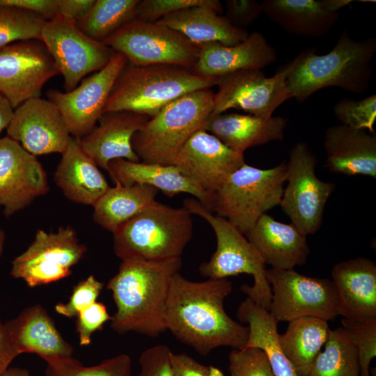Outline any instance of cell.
I'll list each match as a JSON object with an SVG mask.
<instances>
[{
  "label": "cell",
  "mask_w": 376,
  "mask_h": 376,
  "mask_svg": "<svg viewBox=\"0 0 376 376\" xmlns=\"http://www.w3.org/2000/svg\"><path fill=\"white\" fill-rule=\"evenodd\" d=\"M233 290L227 279L192 281L172 277L166 307L167 330L203 357L219 347H246L249 327L232 319L224 300Z\"/></svg>",
  "instance_id": "1"
},
{
  "label": "cell",
  "mask_w": 376,
  "mask_h": 376,
  "mask_svg": "<svg viewBox=\"0 0 376 376\" xmlns=\"http://www.w3.org/2000/svg\"><path fill=\"white\" fill-rule=\"evenodd\" d=\"M182 266L181 258L160 262L123 260L107 284L116 307L111 328L119 334L132 331L152 338L167 330L165 315L171 281Z\"/></svg>",
  "instance_id": "2"
},
{
  "label": "cell",
  "mask_w": 376,
  "mask_h": 376,
  "mask_svg": "<svg viewBox=\"0 0 376 376\" xmlns=\"http://www.w3.org/2000/svg\"><path fill=\"white\" fill-rule=\"evenodd\" d=\"M375 52V38L357 41L349 36L346 29L327 54H317L315 47L300 52L283 65L292 98L303 102L317 91L329 87L363 93L370 86V63Z\"/></svg>",
  "instance_id": "3"
},
{
  "label": "cell",
  "mask_w": 376,
  "mask_h": 376,
  "mask_svg": "<svg viewBox=\"0 0 376 376\" xmlns=\"http://www.w3.org/2000/svg\"><path fill=\"white\" fill-rule=\"evenodd\" d=\"M191 213L155 201L113 233V251L122 261L160 262L181 258L193 235Z\"/></svg>",
  "instance_id": "4"
},
{
  "label": "cell",
  "mask_w": 376,
  "mask_h": 376,
  "mask_svg": "<svg viewBox=\"0 0 376 376\" xmlns=\"http://www.w3.org/2000/svg\"><path fill=\"white\" fill-rule=\"evenodd\" d=\"M217 79L175 65L139 67L127 63L114 83L104 113L130 111L150 118L184 95L216 86Z\"/></svg>",
  "instance_id": "5"
},
{
  "label": "cell",
  "mask_w": 376,
  "mask_h": 376,
  "mask_svg": "<svg viewBox=\"0 0 376 376\" xmlns=\"http://www.w3.org/2000/svg\"><path fill=\"white\" fill-rule=\"evenodd\" d=\"M210 88L189 93L149 118L132 137L134 152L142 162L173 165L185 143L203 127L212 114Z\"/></svg>",
  "instance_id": "6"
},
{
  "label": "cell",
  "mask_w": 376,
  "mask_h": 376,
  "mask_svg": "<svg viewBox=\"0 0 376 376\" xmlns=\"http://www.w3.org/2000/svg\"><path fill=\"white\" fill-rule=\"evenodd\" d=\"M191 214L205 219L214 233L217 247L208 261L199 267L200 274L212 279H227L240 274L252 275L253 284H243L240 290L248 298L269 311L272 292L266 278L265 263L255 247L235 225L214 214L196 198L183 201Z\"/></svg>",
  "instance_id": "7"
},
{
  "label": "cell",
  "mask_w": 376,
  "mask_h": 376,
  "mask_svg": "<svg viewBox=\"0 0 376 376\" xmlns=\"http://www.w3.org/2000/svg\"><path fill=\"white\" fill-rule=\"evenodd\" d=\"M285 174L286 162L269 169L245 162L212 194L210 210L246 235L263 214L280 205Z\"/></svg>",
  "instance_id": "8"
},
{
  "label": "cell",
  "mask_w": 376,
  "mask_h": 376,
  "mask_svg": "<svg viewBox=\"0 0 376 376\" xmlns=\"http://www.w3.org/2000/svg\"><path fill=\"white\" fill-rule=\"evenodd\" d=\"M139 67L175 65L192 70L200 46L178 31L157 22L134 18L102 41Z\"/></svg>",
  "instance_id": "9"
},
{
  "label": "cell",
  "mask_w": 376,
  "mask_h": 376,
  "mask_svg": "<svg viewBox=\"0 0 376 376\" xmlns=\"http://www.w3.org/2000/svg\"><path fill=\"white\" fill-rule=\"evenodd\" d=\"M318 159L308 145L297 143L286 162L285 182L280 206L291 224L306 236L322 226L325 205L336 185L315 175Z\"/></svg>",
  "instance_id": "10"
},
{
  "label": "cell",
  "mask_w": 376,
  "mask_h": 376,
  "mask_svg": "<svg viewBox=\"0 0 376 376\" xmlns=\"http://www.w3.org/2000/svg\"><path fill=\"white\" fill-rule=\"evenodd\" d=\"M272 300L269 311L279 322L302 317L327 321L339 315L336 292L331 280L299 274L294 269H266Z\"/></svg>",
  "instance_id": "11"
},
{
  "label": "cell",
  "mask_w": 376,
  "mask_h": 376,
  "mask_svg": "<svg viewBox=\"0 0 376 376\" xmlns=\"http://www.w3.org/2000/svg\"><path fill=\"white\" fill-rule=\"evenodd\" d=\"M86 251L70 225L56 232L38 229L31 244L12 261L10 274L30 288L52 283L69 276Z\"/></svg>",
  "instance_id": "12"
},
{
  "label": "cell",
  "mask_w": 376,
  "mask_h": 376,
  "mask_svg": "<svg viewBox=\"0 0 376 376\" xmlns=\"http://www.w3.org/2000/svg\"><path fill=\"white\" fill-rule=\"evenodd\" d=\"M40 40L62 75L66 92L76 88L86 75L104 68L115 52L83 33L75 20L60 15L46 21Z\"/></svg>",
  "instance_id": "13"
},
{
  "label": "cell",
  "mask_w": 376,
  "mask_h": 376,
  "mask_svg": "<svg viewBox=\"0 0 376 376\" xmlns=\"http://www.w3.org/2000/svg\"><path fill=\"white\" fill-rule=\"evenodd\" d=\"M282 66L269 77L262 70H244L218 78L211 116L237 109L267 119L284 102L292 98Z\"/></svg>",
  "instance_id": "14"
},
{
  "label": "cell",
  "mask_w": 376,
  "mask_h": 376,
  "mask_svg": "<svg viewBox=\"0 0 376 376\" xmlns=\"http://www.w3.org/2000/svg\"><path fill=\"white\" fill-rule=\"evenodd\" d=\"M127 63L123 54L115 52L104 68L84 78L72 91L51 89L46 93L61 113L72 136L81 139L97 125L114 83Z\"/></svg>",
  "instance_id": "15"
},
{
  "label": "cell",
  "mask_w": 376,
  "mask_h": 376,
  "mask_svg": "<svg viewBox=\"0 0 376 376\" xmlns=\"http://www.w3.org/2000/svg\"><path fill=\"white\" fill-rule=\"evenodd\" d=\"M59 74L40 40L19 41L0 49V93L16 109L40 97L44 85Z\"/></svg>",
  "instance_id": "16"
},
{
  "label": "cell",
  "mask_w": 376,
  "mask_h": 376,
  "mask_svg": "<svg viewBox=\"0 0 376 376\" xmlns=\"http://www.w3.org/2000/svg\"><path fill=\"white\" fill-rule=\"evenodd\" d=\"M49 191L47 173L36 156L6 136L0 139V207L10 217Z\"/></svg>",
  "instance_id": "17"
},
{
  "label": "cell",
  "mask_w": 376,
  "mask_h": 376,
  "mask_svg": "<svg viewBox=\"0 0 376 376\" xmlns=\"http://www.w3.org/2000/svg\"><path fill=\"white\" fill-rule=\"evenodd\" d=\"M6 132L8 136L35 156L61 154L71 137L56 106L40 97L15 109Z\"/></svg>",
  "instance_id": "18"
},
{
  "label": "cell",
  "mask_w": 376,
  "mask_h": 376,
  "mask_svg": "<svg viewBox=\"0 0 376 376\" xmlns=\"http://www.w3.org/2000/svg\"><path fill=\"white\" fill-rule=\"evenodd\" d=\"M244 163V154L200 130L185 143L173 165L212 198V194Z\"/></svg>",
  "instance_id": "19"
},
{
  "label": "cell",
  "mask_w": 376,
  "mask_h": 376,
  "mask_svg": "<svg viewBox=\"0 0 376 376\" xmlns=\"http://www.w3.org/2000/svg\"><path fill=\"white\" fill-rule=\"evenodd\" d=\"M149 118L130 111L104 112L98 125L78 139L80 146L98 167L106 171L108 164L113 159L139 162L140 159L133 150L132 139Z\"/></svg>",
  "instance_id": "20"
},
{
  "label": "cell",
  "mask_w": 376,
  "mask_h": 376,
  "mask_svg": "<svg viewBox=\"0 0 376 376\" xmlns=\"http://www.w3.org/2000/svg\"><path fill=\"white\" fill-rule=\"evenodd\" d=\"M276 60L274 47L262 33L253 31L235 45L219 42L201 45L191 71L200 76L219 78L244 70H262Z\"/></svg>",
  "instance_id": "21"
},
{
  "label": "cell",
  "mask_w": 376,
  "mask_h": 376,
  "mask_svg": "<svg viewBox=\"0 0 376 376\" xmlns=\"http://www.w3.org/2000/svg\"><path fill=\"white\" fill-rule=\"evenodd\" d=\"M350 0H265L262 13L286 32L307 37L327 35L339 20L338 11Z\"/></svg>",
  "instance_id": "22"
},
{
  "label": "cell",
  "mask_w": 376,
  "mask_h": 376,
  "mask_svg": "<svg viewBox=\"0 0 376 376\" xmlns=\"http://www.w3.org/2000/svg\"><path fill=\"white\" fill-rule=\"evenodd\" d=\"M3 327L19 355L36 354L45 361L72 357L73 347L62 336L41 304L25 308L15 318L3 322Z\"/></svg>",
  "instance_id": "23"
},
{
  "label": "cell",
  "mask_w": 376,
  "mask_h": 376,
  "mask_svg": "<svg viewBox=\"0 0 376 376\" xmlns=\"http://www.w3.org/2000/svg\"><path fill=\"white\" fill-rule=\"evenodd\" d=\"M343 318H376V265L366 258L336 264L331 270Z\"/></svg>",
  "instance_id": "24"
},
{
  "label": "cell",
  "mask_w": 376,
  "mask_h": 376,
  "mask_svg": "<svg viewBox=\"0 0 376 376\" xmlns=\"http://www.w3.org/2000/svg\"><path fill=\"white\" fill-rule=\"evenodd\" d=\"M265 265L291 269L307 261L310 249L306 237L292 224L263 214L245 235Z\"/></svg>",
  "instance_id": "25"
},
{
  "label": "cell",
  "mask_w": 376,
  "mask_h": 376,
  "mask_svg": "<svg viewBox=\"0 0 376 376\" xmlns=\"http://www.w3.org/2000/svg\"><path fill=\"white\" fill-rule=\"evenodd\" d=\"M326 166L329 171L349 176L376 178V136L342 124L324 133Z\"/></svg>",
  "instance_id": "26"
},
{
  "label": "cell",
  "mask_w": 376,
  "mask_h": 376,
  "mask_svg": "<svg viewBox=\"0 0 376 376\" xmlns=\"http://www.w3.org/2000/svg\"><path fill=\"white\" fill-rule=\"evenodd\" d=\"M54 181L70 201L93 206L110 187L96 163L72 136L61 153Z\"/></svg>",
  "instance_id": "27"
},
{
  "label": "cell",
  "mask_w": 376,
  "mask_h": 376,
  "mask_svg": "<svg viewBox=\"0 0 376 376\" xmlns=\"http://www.w3.org/2000/svg\"><path fill=\"white\" fill-rule=\"evenodd\" d=\"M287 124L288 119L281 116L265 119L231 113L210 116L203 130L229 148L244 154L249 148L283 140Z\"/></svg>",
  "instance_id": "28"
},
{
  "label": "cell",
  "mask_w": 376,
  "mask_h": 376,
  "mask_svg": "<svg viewBox=\"0 0 376 376\" xmlns=\"http://www.w3.org/2000/svg\"><path fill=\"white\" fill-rule=\"evenodd\" d=\"M107 171L115 183L148 185L169 197L182 193L189 194L208 210L210 208L211 196L175 165L134 162L117 159L108 164Z\"/></svg>",
  "instance_id": "29"
},
{
  "label": "cell",
  "mask_w": 376,
  "mask_h": 376,
  "mask_svg": "<svg viewBox=\"0 0 376 376\" xmlns=\"http://www.w3.org/2000/svg\"><path fill=\"white\" fill-rule=\"evenodd\" d=\"M221 11V4L193 6L155 22L178 31L198 46L213 42L231 46L246 39L249 34L247 30L233 26L226 16L220 15Z\"/></svg>",
  "instance_id": "30"
},
{
  "label": "cell",
  "mask_w": 376,
  "mask_h": 376,
  "mask_svg": "<svg viewBox=\"0 0 376 376\" xmlns=\"http://www.w3.org/2000/svg\"><path fill=\"white\" fill-rule=\"evenodd\" d=\"M158 190L148 185L115 183L93 207L94 221L113 233L120 226L156 201Z\"/></svg>",
  "instance_id": "31"
},
{
  "label": "cell",
  "mask_w": 376,
  "mask_h": 376,
  "mask_svg": "<svg viewBox=\"0 0 376 376\" xmlns=\"http://www.w3.org/2000/svg\"><path fill=\"white\" fill-rule=\"evenodd\" d=\"M237 317L240 322L248 324L249 336L245 347L262 350L276 376H298L281 349L277 329L279 322L268 310L247 297L239 305Z\"/></svg>",
  "instance_id": "32"
},
{
  "label": "cell",
  "mask_w": 376,
  "mask_h": 376,
  "mask_svg": "<svg viewBox=\"0 0 376 376\" xmlns=\"http://www.w3.org/2000/svg\"><path fill=\"white\" fill-rule=\"evenodd\" d=\"M288 322L285 333L279 334L281 349L297 375L306 376L329 338L328 321L302 317Z\"/></svg>",
  "instance_id": "33"
},
{
  "label": "cell",
  "mask_w": 376,
  "mask_h": 376,
  "mask_svg": "<svg viewBox=\"0 0 376 376\" xmlns=\"http://www.w3.org/2000/svg\"><path fill=\"white\" fill-rule=\"evenodd\" d=\"M306 376H360L357 350L343 327L330 331Z\"/></svg>",
  "instance_id": "34"
},
{
  "label": "cell",
  "mask_w": 376,
  "mask_h": 376,
  "mask_svg": "<svg viewBox=\"0 0 376 376\" xmlns=\"http://www.w3.org/2000/svg\"><path fill=\"white\" fill-rule=\"evenodd\" d=\"M139 0H95L78 28L92 39L102 42L135 18Z\"/></svg>",
  "instance_id": "35"
},
{
  "label": "cell",
  "mask_w": 376,
  "mask_h": 376,
  "mask_svg": "<svg viewBox=\"0 0 376 376\" xmlns=\"http://www.w3.org/2000/svg\"><path fill=\"white\" fill-rule=\"evenodd\" d=\"M45 362V376H130L132 373V359L126 354L91 366L83 365L72 357L52 358Z\"/></svg>",
  "instance_id": "36"
},
{
  "label": "cell",
  "mask_w": 376,
  "mask_h": 376,
  "mask_svg": "<svg viewBox=\"0 0 376 376\" xmlns=\"http://www.w3.org/2000/svg\"><path fill=\"white\" fill-rule=\"evenodd\" d=\"M46 21L34 13L0 5V49L19 41L40 40Z\"/></svg>",
  "instance_id": "37"
},
{
  "label": "cell",
  "mask_w": 376,
  "mask_h": 376,
  "mask_svg": "<svg viewBox=\"0 0 376 376\" xmlns=\"http://www.w3.org/2000/svg\"><path fill=\"white\" fill-rule=\"evenodd\" d=\"M341 322L357 350L360 376H370V364L376 357V318H343Z\"/></svg>",
  "instance_id": "38"
},
{
  "label": "cell",
  "mask_w": 376,
  "mask_h": 376,
  "mask_svg": "<svg viewBox=\"0 0 376 376\" xmlns=\"http://www.w3.org/2000/svg\"><path fill=\"white\" fill-rule=\"evenodd\" d=\"M334 114L343 125L357 130H368L375 134L376 95L372 94L359 100H340L333 108Z\"/></svg>",
  "instance_id": "39"
},
{
  "label": "cell",
  "mask_w": 376,
  "mask_h": 376,
  "mask_svg": "<svg viewBox=\"0 0 376 376\" xmlns=\"http://www.w3.org/2000/svg\"><path fill=\"white\" fill-rule=\"evenodd\" d=\"M228 361L230 376H276L267 355L257 347L233 349Z\"/></svg>",
  "instance_id": "40"
},
{
  "label": "cell",
  "mask_w": 376,
  "mask_h": 376,
  "mask_svg": "<svg viewBox=\"0 0 376 376\" xmlns=\"http://www.w3.org/2000/svg\"><path fill=\"white\" fill-rule=\"evenodd\" d=\"M103 288V282L89 275L73 287L66 303L55 305V311L68 318L77 317L79 312L97 301Z\"/></svg>",
  "instance_id": "41"
},
{
  "label": "cell",
  "mask_w": 376,
  "mask_h": 376,
  "mask_svg": "<svg viewBox=\"0 0 376 376\" xmlns=\"http://www.w3.org/2000/svg\"><path fill=\"white\" fill-rule=\"evenodd\" d=\"M217 0H142L139 1L135 18L155 22L175 12L197 6H217Z\"/></svg>",
  "instance_id": "42"
},
{
  "label": "cell",
  "mask_w": 376,
  "mask_h": 376,
  "mask_svg": "<svg viewBox=\"0 0 376 376\" xmlns=\"http://www.w3.org/2000/svg\"><path fill=\"white\" fill-rule=\"evenodd\" d=\"M76 318V332L81 346L89 345L93 334L102 330L104 324L111 319L106 306L100 301L82 310Z\"/></svg>",
  "instance_id": "43"
},
{
  "label": "cell",
  "mask_w": 376,
  "mask_h": 376,
  "mask_svg": "<svg viewBox=\"0 0 376 376\" xmlns=\"http://www.w3.org/2000/svg\"><path fill=\"white\" fill-rule=\"evenodd\" d=\"M171 354L169 347L162 344L143 350L139 358L140 371L135 376H173Z\"/></svg>",
  "instance_id": "44"
},
{
  "label": "cell",
  "mask_w": 376,
  "mask_h": 376,
  "mask_svg": "<svg viewBox=\"0 0 376 376\" xmlns=\"http://www.w3.org/2000/svg\"><path fill=\"white\" fill-rule=\"evenodd\" d=\"M226 6V17L240 29H246L262 13L261 2L254 0H228Z\"/></svg>",
  "instance_id": "45"
},
{
  "label": "cell",
  "mask_w": 376,
  "mask_h": 376,
  "mask_svg": "<svg viewBox=\"0 0 376 376\" xmlns=\"http://www.w3.org/2000/svg\"><path fill=\"white\" fill-rule=\"evenodd\" d=\"M170 361L173 376H225L219 368L203 365L184 353L171 352Z\"/></svg>",
  "instance_id": "46"
},
{
  "label": "cell",
  "mask_w": 376,
  "mask_h": 376,
  "mask_svg": "<svg viewBox=\"0 0 376 376\" xmlns=\"http://www.w3.org/2000/svg\"><path fill=\"white\" fill-rule=\"evenodd\" d=\"M0 5L14 6L32 12L46 20L58 15L57 0H0Z\"/></svg>",
  "instance_id": "47"
},
{
  "label": "cell",
  "mask_w": 376,
  "mask_h": 376,
  "mask_svg": "<svg viewBox=\"0 0 376 376\" xmlns=\"http://www.w3.org/2000/svg\"><path fill=\"white\" fill-rule=\"evenodd\" d=\"M95 1V0H57L58 15L78 22L87 15Z\"/></svg>",
  "instance_id": "48"
},
{
  "label": "cell",
  "mask_w": 376,
  "mask_h": 376,
  "mask_svg": "<svg viewBox=\"0 0 376 376\" xmlns=\"http://www.w3.org/2000/svg\"><path fill=\"white\" fill-rule=\"evenodd\" d=\"M19 355L2 324L0 328V373L8 369L13 361Z\"/></svg>",
  "instance_id": "49"
},
{
  "label": "cell",
  "mask_w": 376,
  "mask_h": 376,
  "mask_svg": "<svg viewBox=\"0 0 376 376\" xmlns=\"http://www.w3.org/2000/svg\"><path fill=\"white\" fill-rule=\"evenodd\" d=\"M14 108L9 100L0 93V135L9 125L14 113Z\"/></svg>",
  "instance_id": "50"
},
{
  "label": "cell",
  "mask_w": 376,
  "mask_h": 376,
  "mask_svg": "<svg viewBox=\"0 0 376 376\" xmlns=\"http://www.w3.org/2000/svg\"><path fill=\"white\" fill-rule=\"evenodd\" d=\"M0 376H32L29 370L20 367H9Z\"/></svg>",
  "instance_id": "51"
},
{
  "label": "cell",
  "mask_w": 376,
  "mask_h": 376,
  "mask_svg": "<svg viewBox=\"0 0 376 376\" xmlns=\"http://www.w3.org/2000/svg\"><path fill=\"white\" fill-rule=\"evenodd\" d=\"M6 241V234L3 229L0 226V259L3 255Z\"/></svg>",
  "instance_id": "52"
},
{
  "label": "cell",
  "mask_w": 376,
  "mask_h": 376,
  "mask_svg": "<svg viewBox=\"0 0 376 376\" xmlns=\"http://www.w3.org/2000/svg\"><path fill=\"white\" fill-rule=\"evenodd\" d=\"M373 373L370 374V376H376V371L375 368H374L373 370H372Z\"/></svg>",
  "instance_id": "53"
},
{
  "label": "cell",
  "mask_w": 376,
  "mask_h": 376,
  "mask_svg": "<svg viewBox=\"0 0 376 376\" xmlns=\"http://www.w3.org/2000/svg\"><path fill=\"white\" fill-rule=\"evenodd\" d=\"M2 324H3V322H1V320L0 319V328H1V325H2Z\"/></svg>",
  "instance_id": "54"
}]
</instances>
